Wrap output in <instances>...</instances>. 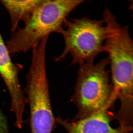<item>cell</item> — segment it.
Returning <instances> with one entry per match:
<instances>
[{
	"instance_id": "obj_1",
	"label": "cell",
	"mask_w": 133,
	"mask_h": 133,
	"mask_svg": "<svg viewBox=\"0 0 133 133\" xmlns=\"http://www.w3.org/2000/svg\"><path fill=\"white\" fill-rule=\"evenodd\" d=\"M103 20L107 29L105 52L111 65L112 86L120 107L114 118L122 125H133V39L128 26H122L107 8Z\"/></svg>"
},
{
	"instance_id": "obj_2",
	"label": "cell",
	"mask_w": 133,
	"mask_h": 133,
	"mask_svg": "<svg viewBox=\"0 0 133 133\" xmlns=\"http://www.w3.org/2000/svg\"><path fill=\"white\" fill-rule=\"evenodd\" d=\"M84 0H43L23 28L12 33L6 42L11 56L26 53L51 33H59L69 14Z\"/></svg>"
},
{
	"instance_id": "obj_3",
	"label": "cell",
	"mask_w": 133,
	"mask_h": 133,
	"mask_svg": "<svg viewBox=\"0 0 133 133\" xmlns=\"http://www.w3.org/2000/svg\"><path fill=\"white\" fill-rule=\"evenodd\" d=\"M108 58L96 63L79 65L73 99L78 109L77 118H84L106 108H109L117 98L109 83Z\"/></svg>"
},
{
	"instance_id": "obj_4",
	"label": "cell",
	"mask_w": 133,
	"mask_h": 133,
	"mask_svg": "<svg viewBox=\"0 0 133 133\" xmlns=\"http://www.w3.org/2000/svg\"><path fill=\"white\" fill-rule=\"evenodd\" d=\"M58 33L63 37L65 47L55 58L56 62L63 61L70 55L72 64L92 63L98 55L105 52L107 31L103 19H67Z\"/></svg>"
},
{
	"instance_id": "obj_5",
	"label": "cell",
	"mask_w": 133,
	"mask_h": 133,
	"mask_svg": "<svg viewBox=\"0 0 133 133\" xmlns=\"http://www.w3.org/2000/svg\"><path fill=\"white\" fill-rule=\"evenodd\" d=\"M48 41L43 40L33 48L27 76L26 92L30 108L31 133H51L55 124L46 67Z\"/></svg>"
},
{
	"instance_id": "obj_6",
	"label": "cell",
	"mask_w": 133,
	"mask_h": 133,
	"mask_svg": "<svg viewBox=\"0 0 133 133\" xmlns=\"http://www.w3.org/2000/svg\"><path fill=\"white\" fill-rule=\"evenodd\" d=\"M11 56L0 33V76L9 91L11 101V110L15 115L16 124L23 122L24 107L28 101L21 88L19 73L22 68L21 65L12 62Z\"/></svg>"
},
{
	"instance_id": "obj_7",
	"label": "cell",
	"mask_w": 133,
	"mask_h": 133,
	"mask_svg": "<svg viewBox=\"0 0 133 133\" xmlns=\"http://www.w3.org/2000/svg\"><path fill=\"white\" fill-rule=\"evenodd\" d=\"M106 108L87 118L77 121L68 122L61 118L57 119L69 133H131L132 130L119 127L114 128L111 126L112 116Z\"/></svg>"
},
{
	"instance_id": "obj_8",
	"label": "cell",
	"mask_w": 133,
	"mask_h": 133,
	"mask_svg": "<svg viewBox=\"0 0 133 133\" xmlns=\"http://www.w3.org/2000/svg\"><path fill=\"white\" fill-rule=\"evenodd\" d=\"M43 0L12 1L1 0V3L6 10L10 17L11 31L12 33L19 28L18 24L22 21L26 24L36 9Z\"/></svg>"
},
{
	"instance_id": "obj_9",
	"label": "cell",
	"mask_w": 133,
	"mask_h": 133,
	"mask_svg": "<svg viewBox=\"0 0 133 133\" xmlns=\"http://www.w3.org/2000/svg\"><path fill=\"white\" fill-rule=\"evenodd\" d=\"M0 133H8L6 120L1 112H0Z\"/></svg>"
},
{
	"instance_id": "obj_10",
	"label": "cell",
	"mask_w": 133,
	"mask_h": 133,
	"mask_svg": "<svg viewBox=\"0 0 133 133\" xmlns=\"http://www.w3.org/2000/svg\"><path fill=\"white\" fill-rule=\"evenodd\" d=\"M130 4H129V8L133 13V0L129 1Z\"/></svg>"
}]
</instances>
